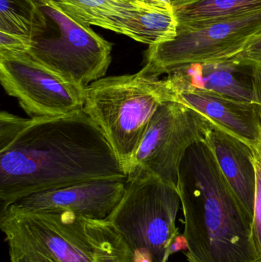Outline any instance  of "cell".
<instances>
[{
  "label": "cell",
  "mask_w": 261,
  "mask_h": 262,
  "mask_svg": "<svg viewBox=\"0 0 261 262\" xmlns=\"http://www.w3.org/2000/svg\"><path fill=\"white\" fill-rule=\"evenodd\" d=\"M0 81L31 119L68 115L84 107V91L26 52H0Z\"/></svg>",
  "instance_id": "obj_10"
},
{
  "label": "cell",
  "mask_w": 261,
  "mask_h": 262,
  "mask_svg": "<svg viewBox=\"0 0 261 262\" xmlns=\"http://www.w3.org/2000/svg\"><path fill=\"white\" fill-rule=\"evenodd\" d=\"M127 180L100 179L82 182L31 194L7 208L21 212H69L86 220L104 221L122 200Z\"/></svg>",
  "instance_id": "obj_11"
},
{
  "label": "cell",
  "mask_w": 261,
  "mask_h": 262,
  "mask_svg": "<svg viewBox=\"0 0 261 262\" xmlns=\"http://www.w3.org/2000/svg\"><path fill=\"white\" fill-rule=\"evenodd\" d=\"M204 141L250 216L254 220L256 169L252 148L211 124Z\"/></svg>",
  "instance_id": "obj_14"
},
{
  "label": "cell",
  "mask_w": 261,
  "mask_h": 262,
  "mask_svg": "<svg viewBox=\"0 0 261 262\" xmlns=\"http://www.w3.org/2000/svg\"><path fill=\"white\" fill-rule=\"evenodd\" d=\"M29 48L32 58L81 90L104 78L111 43L51 0H32Z\"/></svg>",
  "instance_id": "obj_4"
},
{
  "label": "cell",
  "mask_w": 261,
  "mask_h": 262,
  "mask_svg": "<svg viewBox=\"0 0 261 262\" xmlns=\"http://www.w3.org/2000/svg\"><path fill=\"white\" fill-rule=\"evenodd\" d=\"M29 48V40L0 32V52H27Z\"/></svg>",
  "instance_id": "obj_22"
},
{
  "label": "cell",
  "mask_w": 261,
  "mask_h": 262,
  "mask_svg": "<svg viewBox=\"0 0 261 262\" xmlns=\"http://www.w3.org/2000/svg\"><path fill=\"white\" fill-rule=\"evenodd\" d=\"M157 1L161 2V3H165V4L169 5V6H172V0H157Z\"/></svg>",
  "instance_id": "obj_27"
},
{
  "label": "cell",
  "mask_w": 261,
  "mask_h": 262,
  "mask_svg": "<svg viewBox=\"0 0 261 262\" xmlns=\"http://www.w3.org/2000/svg\"><path fill=\"white\" fill-rule=\"evenodd\" d=\"M200 1H202V0H172V6H173L174 10H177V9L186 7V6Z\"/></svg>",
  "instance_id": "obj_25"
},
{
  "label": "cell",
  "mask_w": 261,
  "mask_h": 262,
  "mask_svg": "<svg viewBox=\"0 0 261 262\" xmlns=\"http://www.w3.org/2000/svg\"><path fill=\"white\" fill-rule=\"evenodd\" d=\"M177 188L188 262H261L253 219L204 140L187 150Z\"/></svg>",
  "instance_id": "obj_2"
},
{
  "label": "cell",
  "mask_w": 261,
  "mask_h": 262,
  "mask_svg": "<svg viewBox=\"0 0 261 262\" xmlns=\"http://www.w3.org/2000/svg\"><path fill=\"white\" fill-rule=\"evenodd\" d=\"M86 226L94 249L95 262H136L124 238L108 221L86 220Z\"/></svg>",
  "instance_id": "obj_16"
},
{
  "label": "cell",
  "mask_w": 261,
  "mask_h": 262,
  "mask_svg": "<svg viewBox=\"0 0 261 262\" xmlns=\"http://www.w3.org/2000/svg\"><path fill=\"white\" fill-rule=\"evenodd\" d=\"M170 101L180 100L170 81L141 69L89 84L83 109L104 131L127 174L150 119L161 104Z\"/></svg>",
  "instance_id": "obj_3"
},
{
  "label": "cell",
  "mask_w": 261,
  "mask_h": 262,
  "mask_svg": "<svg viewBox=\"0 0 261 262\" xmlns=\"http://www.w3.org/2000/svg\"><path fill=\"white\" fill-rule=\"evenodd\" d=\"M9 112L0 114V150L6 149L30 122Z\"/></svg>",
  "instance_id": "obj_18"
},
{
  "label": "cell",
  "mask_w": 261,
  "mask_h": 262,
  "mask_svg": "<svg viewBox=\"0 0 261 262\" xmlns=\"http://www.w3.org/2000/svg\"><path fill=\"white\" fill-rule=\"evenodd\" d=\"M187 249H188V245H187L185 236H184V235H180L179 234L173 239V243H172L171 246H170L169 253H170V255H171L174 252H179L180 250L187 251Z\"/></svg>",
  "instance_id": "obj_24"
},
{
  "label": "cell",
  "mask_w": 261,
  "mask_h": 262,
  "mask_svg": "<svg viewBox=\"0 0 261 262\" xmlns=\"http://www.w3.org/2000/svg\"><path fill=\"white\" fill-rule=\"evenodd\" d=\"M178 96L181 102L202 114L213 125L250 146L260 138V118L252 102L197 89H183Z\"/></svg>",
  "instance_id": "obj_12"
},
{
  "label": "cell",
  "mask_w": 261,
  "mask_h": 262,
  "mask_svg": "<svg viewBox=\"0 0 261 262\" xmlns=\"http://www.w3.org/2000/svg\"><path fill=\"white\" fill-rule=\"evenodd\" d=\"M254 152V165L256 169V193L254 202V223L256 241L261 253V160L260 157Z\"/></svg>",
  "instance_id": "obj_19"
},
{
  "label": "cell",
  "mask_w": 261,
  "mask_h": 262,
  "mask_svg": "<svg viewBox=\"0 0 261 262\" xmlns=\"http://www.w3.org/2000/svg\"><path fill=\"white\" fill-rule=\"evenodd\" d=\"M87 26L122 34L150 46L174 39L178 20L173 6L157 0H51Z\"/></svg>",
  "instance_id": "obj_9"
},
{
  "label": "cell",
  "mask_w": 261,
  "mask_h": 262,
  "mask_svg": "<svg viewBox=\"0 0 261 262\" xmlns=\"http://www.w3.org/2000/svg\"><path fill=\"white\" fill-rule=\"evenodd\" d=\"M229 61L244 66L261 64V38L250 41L243 51L230 58Z\"/></svg>",
  "instance_id": "obj_21"
},
{
  "label": "cell",
  "mask_w": 261,
  "mask_h": 262,
  "mask_svg": "<svg viewBox=\"0 0 261 262\" xmlns=\"http://www.w3.org/2000/svg\"><path fill=\"white\" fill-rule=\"evenodd\" d=\"M261 10V0H202L175 10L179 26H192Z\"/></svg>",
  "instance_id": "obj_15"
},
{
  "label": "cell",
  "mask_w": 261,
  "mask_h": 262,
  "mask_svg": "<svg viewBox=\"0 0 261 262\" xmlns=\"http://www.w3.org/2000/svg\"><path fill=\"white\" fill-rule=\"evenodd\" d=\"M8 244L29 248L59 262H95L86 219L69 212L1 210Z\"/></svg>",
  "instance_id": "obj_8"
},
{
  "label": "cell",
  "mask_w": 261,
  "mask_h": 262,
  "mask_svg": "<svg viewBox=\"0 0 261 262\" xmlns=\"http://www.w3.org/2000/svg\"><path fill=\"white\" fill-rule=\"evenodd\" d=\"M178 188L152 176L127 177L122 200L107 221L124 238L136 262H167L179 235Z\"/></svg>",
  "instance_id": "obj_5"
},
{
  "label": "cell",
  "mask_w": 261,
  "mask_h": 262,
  "mask_svg": "<svg viewBox=\"0 0 261 262\" xmlns=\"http://www.w3.org/2000/svg\"><path fill=\"white\" fill-rule=\"evenodd\" d=\"M32 0H0V32L29 40Z\"/></svg>",
  "instance_id": "obj_17"
},
{
  "label": "cell",
  "mask_w": 261,
  "mask_h": 262,
  "mask_svg": "<svg viewBox=\"0 0 261 262\" xmlns=\"http://www.w3.org/2000/svg\"><path fill=\"white\" fill-rule=\"evenodd\" d=\"M8 246L10 262H59L29 248L12 244Z\"/></svg>",
  "instance_id": "obj_20"
},
{
  "label": "cell",
  "mask_w": 261,
  "mask_h": 262,
  "mask_svg": "<svg viewBox=\"0 0 261 262\" xmlns=\"http://www.w3.org/2000/svg\"><path fill=\"white\" fill-rule=\"evenodd\" d=\"M211 123L181 101H165L150 119L127 170L152 176L177 187L181 163L188 148L205 140Z\"/></svg>",
  "instance_id": "obj_7"
},
{
  "label": "cell",
  "mask_w": 261,
  "mask_h": 262,
  "mask_svg": "<svg viewBox=\"0 0 261 262\" xmlns=\"http://www.w3.org/2000/svg\"><path fill=\"white\" fill-rule=\"evenodd\" d=\"M251 147L252 148L254 152H255V154L260 157L261 160V137L259 139L258 141H257L255 144L253 145V146H251Z\"/></svg>",
  "instance_id": "obj_26"
},
{
  "label": "cell",
  "mask_w": 261,
  "mask_h": 262,
  "mask_svg": "<svg viewBox=\"0 0 261 262\" xmlns=\"http://www.w3.org/2000/svg\"><path fill=\"white\" fill-rule=\"evenodd\" d=\"M261 38V10L199 26L178 25L174 39L149 46L142 70L159 77L194 64L228 61Z\"/></svg>",
  "instance_id": "obj_6"
},
{
  "label": "cell",
  "mask_w": 261,
  "mask_h": 262,
  "mask_svg": "<svg viewBox=\"0 0 261 262\" xmlns=\"http://www.w3.org/2000/svg\"><path fill=\"white\" fill-rule=\"evenodd\" d=\"M167 79L176 93L185 89L216 92L245 102H252V66L233 61L194 64L170 71Z\"/></svg>",
  "instance_id": "obj_13"
},
{
  "label": "cell",
  "mask_w": 261,
  "mask_h": 262,
  "mask_svg": "<svg viewBox=\"0 0 261 262\" xmlns=\"http://www.w3.org/2000/svg\"><path fill=\"white\" fill-rule=\"evenodd\" d=\"M253 104L255 106L261 124V64L252 66Z\"/></svg>",
  "instance_id": "obj_23"
},
{
  "label": "cell",
  "mask_w": 261,
  "mask_h": 262,
  "mask_svg": "<svg viewBox=\"0 0 261 262\" xmlns=\"http://www.w3.org/2000/svg\"><path fill=\"white\" fill-rule=\"evenodd\" d=\"M100 179H127L114 149L84 109L31 119L0 150L1 210L31 194Z\"/></svg>",
  "instance_id": "obj_1"
}]
</instances>
